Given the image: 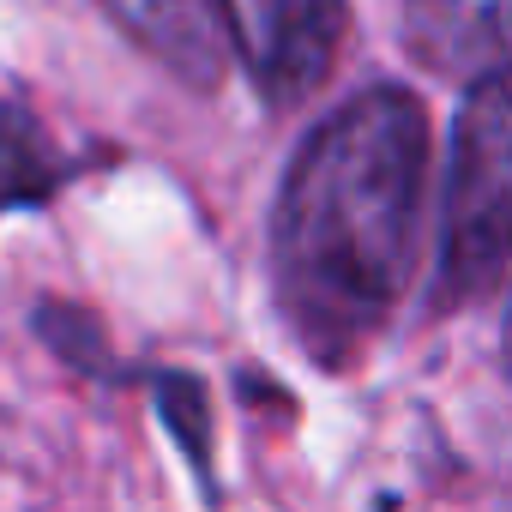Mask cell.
Wrapping results in <instances>:
<instances>
[{
    "label": "cell",
    "mask_w": 512,
    "mask_h": 512,
    "mask_svg": "<svg viewBox=\"0 0 512 512\" xmlns=\"http://www.w3.org/2000/svg\"><path fill=\"white\" fill-rule=\"evenodd\" d=\"M235 55L247 61L266 103H302L338 55L344 0H223Z\"/></svg>",
    "instance_id": "3957f363"
},
{
    "label": "cell",
    "mask_w": 512,
    "mask_h": 512,
    "mask_svg": "<svg viewBox=\"0 0 512 512\" xmlns=\"http://www.w3.org/2000/svg\"><path fill=\"white\" fill-rule=\"evenodd\" d=\"M410 55L458 85L506 73V19L500 0H404Z\"/></svg>",
    "instance_id": "5b68a950"
},
{
    "label": "cell",
    "mask_w": 512,
    "mask_h": 512,
    "mask_svg": "<svg viewBox=\"0 0 512 512\" xmlns=\"http://www.w3.org/2000/svg\"><path fill=\"white\" fill-rule=\"evenodd\" d=\"M506 73H488L470 85L452 133V181H446V290L452 296H488L506 266Z\"/></svg>",
    "instance_id": "7a4b0ae2"
},
{
    "label": "cell",
    "mask_w": 512,
    "mask_h": 512,
    "mask_svg": "<svg viewBox=\"0 0 512 512\" xmlns=\"http://www.w3.org/2000/svg\"><path fill=\"white\" fill-rule=\"evenodd\" d=\"M103 13L181 85L211 91L235 61L223 0H103Z\"/></svg>",
    "instance_id": "277c9868"
},
{
    "label": "cell",
    "mask_w": 512,
    "mask_h": 512,
    "mask_svg": "<svg viewBox=\"0 0 512 512\" xmlns=\"http://www.w3.org/2000/svg\"><path fill=\"white\" fill-rule=\"evenodd\" d=\"M422 175L428 121L398 85L350 97L290 163L272 223L278 296L314 356L362 350L410 290Z\"/></svg>",
    "instance_id": "6da1fadb"
}]
</instances>
